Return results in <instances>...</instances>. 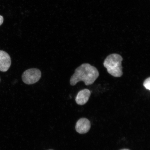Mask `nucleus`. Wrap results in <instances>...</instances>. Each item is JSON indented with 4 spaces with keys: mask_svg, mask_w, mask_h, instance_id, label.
I'll use <instances>...</instances> for the list:
<instances>
[{
    "mask_svg": "<svg viewBox=\"0 0 150 150\" xmlns=\"http://www.w3.org/2000/svg\"><path fill=\"white\" fill-rule=\"evenodd\" d=\"M99 71L94 67L88 63H84L75 70L74 74L71 76L70 84L74 86L80 81H83L86 86L92 84L98 77Z\"/></svg>",
    "mask_w": 150,
    "mask_h": 150,
    "instance_id": "obj_1",
    "label": "nucleus"
},
{
    "mask_svg": "<svg viewBox=\"0 0 150 150\" xmlns=\"http://www.w3.org/2000/svg\"><path fill=\"white\" fill-rule=\"evenodd\" d=\"M123 58L117 54H112L108 55L103 63L104 67L108 74L115 78L120 77L123 74L122 65Z\"/></svg>",
    "mask_w": 150,
    "mask_h": 150,
    "instance_id": "obj_2",
    "label": "nucleus"
},
{
    "mask_svg": "<svg viewBox=\"0 0 150 150\" xmlns=\"http://www.w3.org/2000/svg\"><path fill=\"white\" fill-rule=\"evenodd\" d=\"M42 76V73L39 69L32 68L28 69L22 75V80L24 83L30 85L38 82Z\"/></svg>",
    "mask_w": 150,
    "mask_h": 150,
    "instance_id": "obj_3",
    "label": "nucleus"
},
{
    "mask_svg": "<svg viewBox=\"0 0 150 150\" xmlns=\"http://www.w3.org/2000/svg\"><path fill=\"white\" fill-rule=\"evenodd\" d=\"M11 64L10 56L6 52L0 50V71L6 72L8 70Z\"/></svg>",
    "mask_w": 150,
    "mask_h": 150,
    "instance_id": "obj_4",
    "label": "nucleus"
},
{
    "mask_svg": "<svg viewBox=\"0 0 150 150\" xmlns=\"http://www.w3.org/2000/svg\"><path fill=\"white\" fill-rule=\"evenodd\" d=\"M91 127V123L90 121L85 118L80 119L77 122L76 130L80 134H84L88 132Z\"/></svg>",
    "mask_w": 150,
    "mask_h": 150,
    "instance_id": "obj_5",
    "label": "nucleus"
},
{
    "mask_svg": "<svg viewBox=\"0 0 150 150\" xmlns=\"http://www.w3.org/2000/svg\"><path fill=\"white\" fill-rule=\"evenodd\" d=\"M91 95V92L89 89H85L82 90L79 92L75 100L78 105H82L88 102Z\"/></svg>",
    "mask_w": 150,
    "mask_h": 150,
    "instance_id": "obj_6",
    "label": "nucleus"
},
{
    "mask_svg": "<svg viewBox=\"0 0 150 150\" xmlns=\"http://www.w3.org/2000/svg\"><path fill=\"white\" fill-rule=\"evenodd\" d=\"M143 85L146 89L150 90V77L146 79L144 81L143 83Z\"/></svg>",
    "mask_w": 150,
    "mask_h": 150,
    "instance_id": "obj_7",
    "label": "nucleus"
},
{
    "mask_svg": "<svg viewBox=\"0 0 150 150\" xmlns=\"http://www.w3.org/2000/svg\"><path fill=\"white\" fill-rule=\"evenodd\" d=\"M3 21L4 18L3 16L0 15V26H1V24L3 23Z\"/></svg>",
    "mask_w": 150,
    "mask_h": 150,
    "instance_id": "obj_8",
    "label": "nucleus"
},
{
    "mask_svg": "<svg viewBox=\"0 0 150 150\" xmlns=\"http://www.w3.org/2000/svg\"><path fill=\"white\" fill-rule=\"evenodd\" d=\"M120 150H130L128 149H121Z\"/></svg>",
    "mask_w": 150,
    "mask_h": 150,
    "instance_id": "obj_9",
    "label": "nucleus"
},
{
    "mask_svg": "<svg viewBox=\"0 0 150 150\" xmlns=\"http://www.w3.org/2000/svg\"><path fill=\"white\" fill-rule=\"evenodd\" d=\"M0 81H1V79H0Z\"/></svg>",
    "mask_w": 150,
    "mask_h": 150,
    "instance_id": "obj_10",
    "label": "nucleus"
},
{
    "mask_svg": "<svg viewBox=\"0 0 150 150\" xmlns=\"http://www.w3.org/2000/svg\"></svg>",
    "mask_w": 150,
    "mask_h": 150,
    "instance_id": "obj_11",
    "label": "nucleus"
}]
</instances>
